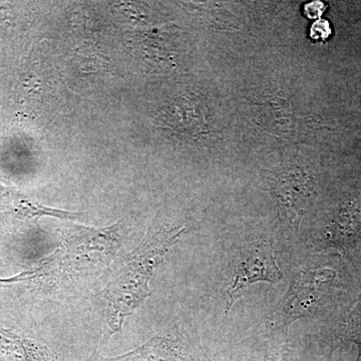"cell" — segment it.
I'll use <instances>...</instances> for the list:
<instances>
[{"instance_id":"cell-1","label":"cell","mask_w":361,"mask_h":361,"mask_svg":"<svg viewBox=\"0 0 361 361\" xmlns=\"http://www.w3.org/2000/svg\"><path fill=\"white\" fill-rule=\"evenodd\" d=\"M185 231V226H172L156 218L139 245L116 265L102 292L108 324L106 341L122 331L126 319L151 296L154 271Z\"/></svg>"},{"instance_id":"cell-2","label":"cell","mask_w":361,"mask_h":361,"mask_svg":"<svg viewBox=\"0 0 361 361\" xmlns=\"http://www.w3.org/2000/svg\"><path fill=\"white\" fill-rule=\"evenodd\" d=\"M122 237L120 222L104 228L75 226L63 247L80 275L111 263L120 249Z\"/></svg>"},{"instance_id":"cell-3","label":"cell","mask_w":361,"mask_h":361,"mask_svg":"<svg viewBox=\"0 0 361 361\" xmlns=\"http://www.w3.org/2000/svg\"><path fill=\"white\" fill-rule=\"evenodd\" d=\"M235 266L234 281L228 290L227 310L232 307L246 285L259 281L276 283L282 279L274 251L266 241L252 242L242 249Z\"/></svg>"},{"instance_id":"cell-4","label":"cell","mask_w":361,"mask_h":361,"mask_svg":"<svg viewBox=\"0 0 361 361\" xmlns=\"http://www.w3.org/2000/svg\"><path fill=\"white\" fill-rule=\"evenodd\" d=\"M334 276L336 274L330 269L299 273L284 298L282 315L291 322L307 314V311L322 299V294Z\"/></svg>"},{"instance_id":"cell-5","label":"cell","mask_w":361,"mask_h":361,"mask_svg":"<svg viewBox=\"0 0 361 361\" xmlns=\"http://www.w3.org/2000/svg\"><path fill=\"white\" fill-rule=\"evenodd\" d=\"M44 216L59 219L77 220L82 217V214L40 205L16 191L8 183L0 179V218L28 221L39 219Z\"/></svg>"},{"instance_id":"cell-6","label":"cell","mask_w":361,"mask_h":361,"mask_svg":"<svg viewBox=\"0 0 361 361\" xmlns=\"http://www.w3.org/2000/svg\"><path fill=\"white\" fill-rule=\"evenodd\" d=\"M96 361H201L200 356L182 342L156 336L129 353Z\"/></svg>"},{"instance_id":"cell-7","label":"cell","mask_w":361,"mask_h":361,"mask_svg":"<svg viewBox=\"0 0 361 361\" xmlns=\"http://www.w3.org/2000/svg\"><path fill=\"white\" fill-rule=\"evenodd\" d=\"M0 361H61L47 344L0 327Z\"/></svg>"},{"instance_id":"cell-8","label":"cell","mask_w":361,"mask_h":361,"mask_svg":"<svg viewBox=\"0 0 361 361\" xmlns=\"http://www.w3.org/2000/svg\"><path fill=\"white\" fill-rule=\"evenodd\" d=\"M277 190L280 202L293 213L294 217L305 211L310 196L307 178L299 174L286 176L278 182Z\"/></svg>"},{"instance_id":"cell-9","label":"cell","mask_w":361,"mask_h":361,"mask_svg":"<svg viewBox=\"0 0 361 361\" xmlns=\"http://www.w3.org/2000/svg\"><path fill=\"white\" fill-rule=\"evenodd\" d=\"M331 33L329 23L324 20H317L311 26L310 35L314 39H325Z\"/></svg>"},{"instance_id":"cell-10","label":"cell","mask_w":361,"mask_h":361,"mask_svg":"<svg viewBox=\"0 0 361 361\" xmlns=\"http://www.w3.org/2000/svg\"><path fill=\"white\" fill-rule=\"evenodd\" d=\"M304 11H305L307 18L316 20V18L322 16L323 11H324V6L320 1L310 2V4H306V6L304 7Z\"/></svg>"},{"instance_id":"cell-11","label":"cell","mask_w":361,"mask_h":361,"mask_svg":"<svg viewBox=\"0 0 361 361\" xmlns=\"http://www.w3.org/2000/svg\"><path fill=\"white\" fill-rule=\"evenodd\" d=\"M246 361H286L283 355H275V353H267V355L252 357Z\"/></svg>"}]
</instances>
